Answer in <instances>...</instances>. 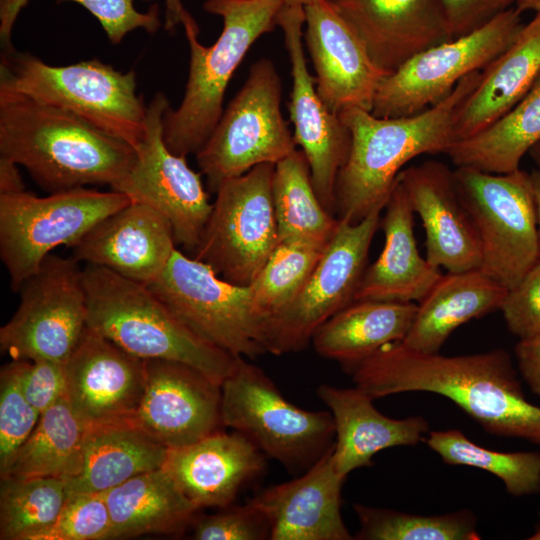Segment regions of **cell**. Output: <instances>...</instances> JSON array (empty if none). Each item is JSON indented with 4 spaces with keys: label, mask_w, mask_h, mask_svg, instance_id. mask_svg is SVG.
Wrapping results in <instances>:
<instances>
[{
    "label": "cell",
    "mask_w": 540,
    "mask_h": 540,
    "mask_svg": "<svg viewBox=\"0 0 540 540\" xmlns=\"http://www.w3.org/2000/svg\"><path fill=\"white\" fill-rule=\"evenodd\" d=\"M425 441L448 465L475 467L495 475L514 497L540 492V453L537 451L490 450L475 444L457 429L429 431Z\"/></svg>",
    "instance_id": "d590c367"
},
{
    "label": "cell",
    "mask_w": 540,
    "mask_h": 540,
    "mask_svg": "<svg viewBox=\"0 0 540 540\" xmlns=\"http://www.w3.org/2000/svg\"><path fill=\"white\" fill-rule=\"evenodd\" d=\"M508 290L480 269L442 275L418 303L401 342L421 353H438L460 325L500 310Z\"/></svg>",
    "instance_id": "f1b7e54d"
},
{
    "label": "cell",
    "mask_w": 540,
    "mask_h": 540,
    "mask_svg": "<svg viewBox=\"0 0 540 540\" xmlns=\"http://www.w3.org/2000/svg\"><path fill=\"white\" fill-rule=\"evenodd\" d=\"M19 306L0 328V348L12 360L66 363L87 328L83 268L50 254L23 284Z\"/></svg>",
    "instance_id": "5bb4252c"
},
{
    "label": "cell",
    "mask_w": 540,
    "mask_h": 540,
    "mask_svg": "<svg viewBox=\"0 0 540 540\" xmlns=\"http://www.w3.org/2000/svg\"><path fill=\"white\" fill-rule=\"evenodd\" d=\"M104 497L111 518L110 539L180 535L198 511L164 468L137 475L104 492Z\"/></svg>",
    "instance_id": "4dcf8cb0"
},
{
    "label": "cell",
    "mask_w": 540,
    "mask_h": 540,
    "mask_svg": "<svg viewBox=\"0 0 540 540\" xmlns=\"http://www.w3.org/2000/svg\"><path fill=\"white\" fill-rule=\"evenodd\" d=\"M20 370V360H12L0 370V474L8 468L41 415L22 391Z\"/></svg>",
    "instance_id": "60d3db41"
},
{
    "label": "cell",
    "mask_w": 540,
    "mask_h": 540,
    "mask_svg": "<svg viewBox=\"0 0 540 540\" xmlns=\"http://www.w3.org/2000/svg\"><path fill=\"white\" fill-rule=\"evenodd\" d=\"M196 335L235 356L267 353L265 327L249 286L221 278L210 266L176 249L160 276L147 285Z\"/></svg>",
    "instance_id": "4fadbf2b"
},
{
    "label": "cell",
    "mask_w": 540,
    "mask_h": 540,
    "mask_svg": "<svg viewBox=\"0 0 540 540\" xmlns=\"http://www.w3.org/2000/svg\"><path fill=\"white\" fill-rule=\"evenodd\" d=\"M169 108L165 94L157 92L146 109L145 134L136 148V160L112 190L164 215L172 227L176 245L193 253L213 203L201 175L189 167L186 157L174 154L165 144L164 116Z\"/></svg>",
    "instance_id": "2e32d148"
},
{
    "label": "cell",
    "mask_w": 540,
    "mask_h": 540,
    "mask_svg": "<svg viewBox=\"0 0 540 540\" xmlns=\"http://www.w3.org/2000/svg\"><path fill=\"white\" fill-rule=\"evenodd\" d=\"M384 209V247L366 267L354 301L420 302L443 274L419 253L414 212L398 178Z\"/></svg>",
    "instance_id": "4316f807"
},
{
    "label": "cell",
    "mask_w": 540,
    "mask_h": 540,
    "mask_svg": "<svg viewBox=\"0 0 540 540\" xmlns=\"http://www.w3.org/2000/svg\"><path fill=\"white\" fill-rule=\"evenodd\" d=\"M151 1V0H145ZM165 28L172 30L178 24L192 17L189 12L183 7L181 0H165Z\"/></svg>",
    "instance_id": "681fc988"
},
{
    "label": "cell",
    "mask_w": 540,
    "mask_h": 540,
    "mask_svg": "<svg viewBox=\"0 0 540 540\" xmlns=\"http://www.w3.org/2000/svg\"><path fill=\"white\" fill-rule=\"evenodd\" d=\"M65 373V397L85 426L131 422L145 388L146 360L87 325Z\"/></svg>",
    "instance_id": "d6986e66"
},
{
    "label": "cell",
    "mask_w": 540,
    "mask_h": 540,
    "mask_svg": "<svg viewBox=\"0 0 540 540\" xmlns=\"http://www.w3.org/2000/svg\"><path fill=\"white\" fill-rule=\"evenodd\" d=\"M333 447L299 478L268 487L249 500L266 516L271 540L354 539L341 514L346 477L335 468Z\"/></svg>",
    "instance_id": "cb8c5ba5"
},
{
    "label": "cell",
    "mask_w": 540,
    "mask_h": 540,
    "mask_svg": "<svg viewBox=\"0 0 540 540\" xmlns=\"http://www.w3.org/2000/svg\"><path fill=\"white\" fill-rule=\"evenodd\" d=\"M515 356L523 379L540 396V335L519 339Z\"/></svg>",
    "instance_id": "7dc6e473"
},
{
    "label": "cell",
    "mask_w": 540,
    "mask_h": 540,
    "mask_svg": "<svg viewBox=\"0 0 540 540\" xmlns=\"http://www.w3.org/2000/svg\"><path fill=\"white\" fill-rule=\"evenodd\" d=\"M539 74L540 13H536L517 39L480 72L476 86L458 106L455 142L475 135L507 113Z\"/></svg>",
    "instance_id": "83f0119b"
},
{
    "label": "cell",
    "mask_w": 540,
    "mask_h": 540,
    "mask_svg": "<svg viewBox=\"0 0 540 540\" xmlns=\"http://www.w3.org/2000/svg\"><path fill=\"white\" fill-rule=\"evenodd\" d=\"M417 308L414 302L353 301L325 321L311 342L319 355L347 367L387 344L402 341Z\"/></svg>",
    "instance_id": "1f68e13d"
},
{
    "label": "cell",
    "mask_w": 540,
    "mask_h": 540,
    "mask_svg": "<svg viewBox=\"0 0 540 540\" xmlns=\"http://www.w3.org/2000/svg\"><path fill=\"white\" fill-rule=\"evenodd\" d=\"M212 515L194 517L193 538L197 540L270 539V526L264 513L252 502L230 504Z\"/></svg>",
    "instance_id": "7bdbcfd3"
},
{
    "label": "cell",
    "mask_w": 540,
    "mask_h": 540,
    "mask_svg": "<svg viewBox=\"0 0 540 540\" xmlns=\"http://www.w3.org/2000/svg\"><path fill=\"white\" fill-rule=\"evenodd\" d=\"M539 517H540V510H539Z\"/></svg>",
    "instance_id": "9f6ffc18"
},
{
    "label": "cell",
    "mask_w": 540,
    "mask_h": 540,
    "mask_svg": "<svg viewBox=\"0 0 540 540\" xmlns=\"http://www.w3.org/2000/svg\"><path fill=\"white\" fill-rule=\"evenodd\" d=\"M221 419L289 471L308 470L335 442L330 412L290 403L261 368L241 356L221 384Z\"/></svg>",
    "instance_id": "52a82bcc"
},
{
    "label": "cell",
    "mask_w": 540,
    "mask_h": 540,
    "mask_svg": "<svg viewBox=\"0 0 540 540\" xmlns=\"http://www.w3.org/2000/svg\"><path fill=\"white\" fill-rule=\"evenodd\" d=\"M281 0H206V12L223 19V30L214 44L198 41L193 17L184 23L190 48L185 94L177 109L164 116V141L176 155L196 154L205 144L223 113L227 86L255 41L277 25Z\"/></svg>",
    "instance_id": "277c9868"
},
{
    "label": "cell",
    "mask_w": 540,
    "mask_h": 540,
    "mask_svg": "<svg viewBox=\"0 0 540 540\" xmlns=\"http://www.w3.org/2000/svg\"><path fill=\"white\" fill-rule=\"evenodd\" d=\"M529 154L537 166L536 169L540 171V141L530 149Z\"/></svg>",
    "instance_id": "f5cc1de1"
},
{
    "label": "cell",
    "mask_w": 540,
    "mask_h": 540,
    "mask_svg": "<svg viewBox=\"0 0 540 540\" xmlns=\"http://www.w3.org/2000/svg\"><path fill=\"white\" fill-rule=\"evenodd\" d=\"M306 47L319 97L333 112L371 111L379 84L388 74L370 57L362 40L332 0L304 7Z\"/></svg>",
    "instance_id": "ffe728a7"
},
{
    "label": "cell",
    "mask_w": 540,
    "mask_h": 540,
    "mask_svg": "<svg viewBox=\"0 0 540 540\" xmlns=\"http://www.w3.org/2000/svg\"><path fill=\"white\" fill-rule=\"evenodd\" d=\"M480 72L467 75L442 102L412 116L380 118L356 107L339 113L351 135L335 187L339 220L357 223L382 211L409 161L422 154H446L455 142L456 110L476 86Z\"/></svg>",
    "instance_id": "3957f363"
},
{
    "label": "cell",
    "mask_w": 540,
    "mask_h": 540,
    "mask_svg": "<svg viewBox=\"0 0 540 540\" xmlns=\"http://www.w3.org/2000/svg\"><path fill=\"white\" fill-rule=\"evenodd\" d=\"M20 380L27 401L42 414L66 393L65 364L51 360H20Z\"/></svg>",
    "instance_id": "f6af8a7d"
},
{
    "label": "cell",
    "mask_w": 540,
    "mask_h": 540,
    "mask_svg": "<svg viewBox=\"0 0 540 540\" xmlns=\"http://www.w3.org/2000/svg\"><path fill=\"white\" fill-rule=\"evenodd\" d=\"M0 90L69 112L135 149L145 134L146 109L136 75L97 59L49 65L30 53L3 50Z\"/></svg>",
    "instance_id": "8992f818"
},
{
    "label": "cell",
    "mask_w": 540,
    "mask_h": 540,
    "mask_svg": "<svg viewBox=\"0 0 540 540\" xmlns=\"http://www.w3.org/2000/svg\"><path fill=\"white\" fill-rule=\"evenodd\" d=\"M86 426L63 396L45 410L39 421L15 453L3 476L23 478L76 477L83 465Z\"/></svg>",
    "instance_id": "e575fe53"
},
{
    "label": "cell",
    "mask_w": 540,
    "mask_h": 540,
    "mask_svg": "<svg viewBox=\"0 0 540 540\" xmlns=\"http://www.w3.org/2000/svg\"><path fill=\"white\" fill-rule=\"evenodd\" d=\"M131 423L168 449L222 431L221 385L187 364L146 360V383Z\"/></svg>",
    "instance_id": "ac0fdd59"
},
{
    "label": "cell",
    "mask_w": 540,
    "mask_h": 540,
    "mask_svg": "<svg viewBox=\"0 0 540 540\" xmlns=\"http://www.w3.org/2000/svg\"><path fill=\"white\" fill-rule=\"evenodd\" d=\"M521 12L511 7L480 28L432 46L385 76L371 113L380 118L412 116L446 99L467 75L482 71L519 36Z\"/></svg>",
    "instance_id": "8fae6325"
},
{
    "label": "cell",
    "mask_w": 540,
    "mask_h": 540,
    "mask_svg": "<svg viewBox=\"0 0 540 540\" xmlns=\"http://www.w3.org/2000/svg\"><path fill=\"white\" fill-rule=\"evenodd\" d=\"M453 38L466 35L512 7L515 0H440Z\"/></svg>",
    "instance_id": "bcb514c9"
},
{
    "label": "cell",
    "mask_w": 540,
    "mask_h": 540,
    "mask_svg": "<svg viewBox=\"0 0 540 540\" xmlns=\"http://www.w3.org/2000/svg\"><path fill=\"white\" fill-rule=\"evenodd\" d=\"M67 497L61 478L0 477V539L31 540L56 520Z\"/></svg>",
    "instance_id": "8d00e7d4"
},
{
    "label": "cell",
    "mask_w": 540,
    "mask_h": 540,
    "mask_svg": "<svg viewBox=\"0 0 540 540\" xmlns=\"http://www.w3.org/2000/svg\"><path fill=\"white\" fill-rule=\"evenodd\" d=\"M359 540H479L470 510L423 516L355 503Z\"/></svg>",
    "instance_id": "74e56055"
},
{
    "label": "cell",
    "mask_w": 540,
    "mask_h": 540,
    "mask_svg": "<svg viewBox=\"0 0 540 540\" xmlns=\"http://www.w3.org/2000/svg\"><path fill=\"white\" fill-rule=\"evenodd\" d=\"M532 189L536 207V216H537V228H538V237L540 245V171L535 169L530 173Z\"/></svg>",
    "instance_id": "f907efd6"
},
{
    "label": "cell",
    "mask_w": 540,
    "mask_h": 540,
    "mask_svg": "<svg viewBox=\"0 0 540 540\" xmlns=\"http://www.w3.org/2000/svg\"><path fill=\"white\" fill-rule=\"evenodd\" d=\"M333 2L388 75L416 54L453 39L440 0Z\"/></svg>",
    "instance_id": "603a6c76"
},
{
    "label": "cell",
    "mask_w": 540,
    "mask_h": 540,
    "mask_svg": "<svg viewBox=\"0 0 540 540\" xmlns=\"http://www.w3.org/2000/svg\"><path fill=\"white\" fill-rule=\"evenodd\" d=\"M66 0H58L62 2ZM83 6L101 24L108 39L119 44L127 33L144 29L150 34L161 26L158 5H153L148 12H139L134 7V0H70ZM29 0H0V39L4 50L13 49L11 35L14 23L20 11Z\"/></svg>",
    "instance_id": "ab89813d"
},
{
    "label": "cell",
    "mask_w": 540,
    "mask_h": 540,
    "mask_svg": "<svg viewBox=\"0 0 540 540\" xmlns=\"http://www.w3.org/2000/svg\"><path fill=\"white\" fill-rule=\"evenodd\" d=\"M401 182L426 232V259L457 273L480 269L481 247L474 223L446 164L428 160L403 169Z\"/></svg>",
    "instance_id": "44dd1931"
},
{
    "label": "cell",
    "mask_w": 540,
    "mask_h": 540,
    "mask_svg": "<svg viewBox=\"0 0 540 540\" xmlns=\"http://www.w3.org/2000/svg\"><path fill=\"white\" fill-rule=\"evenodd\" d=\"M0 156L24 167L53 193L87 185L113 189L137 153L69 112L0 90Z\"/></svg>",
    "instance_id": "7a4b0ae2"
},
{
    "label": "cell",
    "mask_w": 540,
    "mask_h": 540,
    "mask_svg": "<svg viewBox=\"0 0 540 540\" xmlns=\"http://www.w3.org/2000/svg\"><path fill=\"white\" fill-rule=\"evenodd\" d=\"M458 193L476 228L480 270L508 291L540 260L530 173L505 174L471 167L453 170Z\"/></svg>",
    "instance_id": "30bf717a"
},
{
    "label": "cell",
    "mask_w": 540,
    "mask_h": 540,
    "mask_svg": "<svg viewBox=\"0 0 540 540\" xmlns=\"http://www.w3.org/2000/svg\"><path fill=\"white\" fill-rule=\"evenodd\" d=\"M317 396L329 408L335 425L333 460L343 477L372 463L381 450L424 441L429 423L422 416L393 419L380 413L362 389L322 384Z\"/></svg>",
    "instance_id": "484cf974"
},
{
    "label": "cell",
    "mask_w": 540,
    "mask_h": 540,
    "mask_svg": "<svg viewBox=\"0 0 540 540\" xmlns=\"http://www.w3.org/2000/svg\"><path fill=\"white\" fill-rule=\"evenodd\" d=\"M380 213L374 211L357 223L340 220L297 297L267 323V353L281 355L305 349L325 321L354 301Z\"/></svg>",
    "instance_id": "9a60e30c"
},
{
    "label": "cell",
    "mask_w": 540,
    "mask_h": 540,
    "mask_svg": "<svg viewBox=\"0 0 540 540\" xmlns=\"http://www.w3.org/2000/svg\"><path fill=\"white\" fill-rule=\"evenodd\" d=\"M281 94V79L273 62L257 60L195 154L209 191L216 193L226 180L260 164L276 165L297 150L282 115Z\"/></svg>",
    "instance_id": "9c48e42d"
},
{
    "label": "cell",
    "mask_w": 540,
    "mask_h": 540,
    "mask_svg": "<svg viewBox=\"0 0 540 540\" xmlns=\"http://www.w3.org/2000/svg\"><path fill=\"white\" fill-rule=\"evenodd\" d=\"M281 1L283 5L305 7L306 5L310 4L314 0H281Z\"/></svg>",
    "instance_id": "db71d44e"
},
{
    "label": "cell",
    "mask_w": 540,
    "mask_h": 540,
    "mask_svg": "<svg viewBox=\"0 0 540 540\" xmlns=\"http://www.w3.org/2000/svg\"><path fill=\"white\" fill-rule=\"evenodd\" d=\"M530 540H540V522L537 525L535 533L529 537Z\"/></svg>",
    "instance_id": "11a10c76"
},
{
    "label": "cell",
    "mask_w": 540,
    "mask_h": 540,
    "mask_svg": "<svg viewBox=\"0 0 540 540\" xmlns=\"http://www.w3.org/2000/svg\"><path fill=\"white\" fill-rule=\"evenodd\" d=\"M344 368L356 387L373 399L404 392L435 393L453 401L487 433L540 445V407L526 399L503 349L443 356L393 342Z\"/></svg>",
    "instance_id": "6da1fadb"
},
{
    "label": "cell",
    "mask_w": 540,
    "mask_h": 540,
    "mask_svg": "<svg viewBox=\"0 0 540 540\" xmlns=\"http://www.w3.org/2000/svg\"><path fill=\"white\" fill-rule=\"evenodd\" d=\"M83 279L88 327L127 353L187 364L220 385L234 370L239 356L196 335L147 285L94 265Z\"/></svg>",
    "instance_id": "5b68a950"
},
{
    "label": "cell",
    "mask_w": 540,
    "mask_h": 540,
    "mask_svg": "<svg viewBox=\"0 0 540 540\" xmlns=\"http://www.w3.org/2000/svg\"><path fill=\"white\" fill-rule=\"evenodd\" d=\"M162 468L198 510L223 508L264 470L265 458L242 433L222 430L195 443L168 449Z\"/></svg>",
    "instance_id": "d4e9b609"
},
{
    "label": "cell",
    "mask_w": 540,
    "mask_h": 540,
    "mask_svg": "<svg viewBox=\"0 0 540 540\" xmlns=\"http://www.w3.org/2000/svg\"><path fill=\"white\" fill-rule=\"evenodd\" d=\"M273 203L279 243L324 249L340 225L320 202L302 150H295L275 165Z\"/></svg>",
    "instance_id": "836d02e7"
},
{
    "label": "cell",
    "mask_w": 540,
    "mask_h": 540,
    "mask_svg": "<svg viewBox=\"0 0 540 540\" xmlns=\"http://www.w3.org/2000/svg\"><path fill=\"white\" fill-rule=\"evenodd\" d=\"M332 1H334V0H332Z\"/></svg>",
    "instance_id": "6f0895ef"
},
{
    "label": "cell",
    "mask_w": 540,
    "mask_h": 540,
    "mask_svg": "<svg viewBox=\"0 0 540 540\" xmlns=\"http://www.w3.org/2000/svg\"><path fill=\"white\" fill-rule=\"evenodd\" d=\"M168 448L131 422L86 426L81 472L66 480L68 495L104 493L162 468Z\"/></svg>",
    "instance_id": "f546056e"
},
{
    "label": "cell",
    "mask_w": 540,
    "mask_h": 540,
    "mask_svg": "<svg viewBox=\"0 0 540 540\" xmlns=\"http://www.w3.org/2000/svg\"><path fill=\"white\" fill-rule=\"evenodd\" d=\"M25 191V186L18 170V164L0 156V194H13Z\"/></svg>",
    "instance_id": "c3c4849f"
},
{
    "label": "cell",
    "mask_w": 540,
    "mask_h": 540,
    "mask_svg": "<svg viewBox=\"0 0 540 540\" xmlns=\"http://www.w3.org/2000/svg\"><path fill=\"white\" fill-rule=\"evenodd\" d=\"M176 249L168 219L146 204L130 202L88 231L72 247V258L149 285Z\"/></svg>",
    "instance_id": "7402d4cb"
},
{
    "label": "cell",
    "mask_w": 540,
    "mask_h": 540,
    "mask_svg": "<svg viewBox=\"0 0 540 540\" xmlns=\"http://www.w3.org/2000/svg\"><path fill=\"white\" fill-rule=\"evenodd\" d=\"M304 24V7L282 6L277 25L283 31L291 63L288 110L294 140L308 161L315 192L326 210L333 214L336 212V180L348 157L351 135L339 113L331 111L317 93L315 78L309 73L304 54Z\"/></svg>",
    "instance_id": "e0dca14e"
},
{
    "label": "cell",
    "mask_w": 540,
    "mask_h": 540,
    "mask_svg": "<svg viewBox=\"0 0 540 540\" xmlns=\"http://www.w3.org/2000/svg\"><path fill=\"white\" fill-rule=\"evenodd\" d=\"M515 8L520 11H534L540 13V0H515Z\"/></svg>",
    "instance_id": "816d5d0a"
},
{
    "label": "cell",
    "mask_w": 540,
    "mask_h": 540,
    "mask_svg": "<svg viewBox=\"0 0 540 540\" xmlns=\"http://www.w3.org/2000/svg\"><path fill=\"white\" fill-rule=\"evenodd\" d=\"M130 202L112 189L85 187L45 197L27 191L0 194V257L10 288L20 291L55 248H72L97 223Z\"/></svg>",
    "instance_id": "ba28073f"
},
{
    "label": "cell",
    "mask_w": 540,
    "mask_h": 540,
    "mask_svg": "<svg viewBox=\"0 0 540 540\" xmlns=\"http://www.w3.org/2000/svg\"><path fill=\"white\" fill-rule=\"evenodd\" d=\"M325 248L279 243L249 285L256 315L267 323L297 297ZM266 335V331H265Z\"/></svg>",
    "instance_id": "f35d334b"
},
{
    "label": "cell",
    "mask_w": 540,
    "mask_h": 540,
    "mask_svg": "<svg viewBox=\"0 0 540 540\" xmlns=\"http://www.w3.org/2000/svg\"><path fill=\"white\" fill-rule=\"evenodd\" d=\"M540 141V74L523 98L475 135L454 142L446 154L456 167L505 174L520 169Z\"/></svg>",
    "instance_id": "d6a6232c"
},
{
    "label": "cell",
    "mask_w": 540,
    "mask_h": 540,
    "mask_svg": "<svg viewBox=\"0 0 540 540\" xmlns=\"http://www.w3.org/2000/svg\"><path fill=\"white\" fill-rule=\"evenodd\" d=\"M500 310L507 328L519 339L540 335V260L508 291Z\"/></svg>",
    "instance_id": "ee69618b"
},
{
    "label": "cell",
    "mask_w": 540,
    "mask_h": 540,
    "mask_svg": "<svg viewBox=\"0 0 540 540\" xmlns=\"http://www.w3.org/2000/svg\"><path fill=\"white\" fill-rule=\"evenodd\" d=\"M274 171L275 164H260L223 182L192 253L233 284L249 286L279 244Z\"/></svg>",
    "instance_id": "7c38bea8"
},
{
    "label": "cell",
    "mask_w": 540,
    "mask_h": 540,
    "mask_svg": "<svg viewBox=\"0 0 540 540\" xmlns=\"http://www.w3.org/2000/svg\"><path fill=\"white\" fill-rule=\"evenodd\" d=\"M111 528L104 493H73L56 520L31 540H104Z\"/></svg>",
    "instance_id": "b9f144b4"
}]
</instances>
